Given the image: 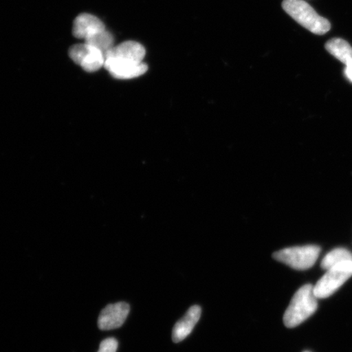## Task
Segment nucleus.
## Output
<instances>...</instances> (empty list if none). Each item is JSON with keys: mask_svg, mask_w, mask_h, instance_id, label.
Returning <instances> with one entry per match:
<instances>
[{"mask_svg": "<svg viewBox=\"0 0 352 352\" xmlns=\"http://www.w3.org/2000/svg\"><path fill=\"white\" fill-rule=\"evenodd\" d=\"M318 298L314 294V286L305 285L294 294L284 315V324L287 328L298 327L309 318L318 309Z\"/></svg>", "mask_w": 352, "mask_h": 352, "instance_id": "obj_1", "label": "nucleus"}, {"mask_svg": "<svg viewBox=\"0 0 352 352\" xmlns=\"http://www.w3.org/2000/svg\"><path fill=\"white\" fill-rule=\"evenodd\" d=\"M283 8L289 16L311 33L323 35L331 29L330 22L320 16L305 0H284Z\"/></svg>", "mask_w": 352, "mask_h": 352, "instance_id": "obj_2", "label": "nucleus"}, {"mask_svg": "<svg viewBox=\"0 0 352 352\" xmlns=\"http://www.w3.org/2000/svg\"><path fill=\"white\" fill-rule=\"evenodd\" d=\"M320 253V248L318 245L296 246L279 250L274 254V258L294 270H307L314 265Z\"/></svg>", "mask_w": 352, "mask_h": 352, "instance_id": "obj_3", "label": "nucleus"}, {"mask_svg": "<svg viewBox=\"0 0 352 352\" xmlns=\"http://www.w3.org/2000/svg\"><path fill=\"white\" fill-rule=\"evenodd\" d=\"M352 276V261H345L329 268L314 286L318 298H325L336 293Z\"/></svg>", "mask_w": 352, "mask_h": 352, "instance_id": "obj_4", "label": "nucleus"}, {"mask_svg": "<svg viewBox=\"0 0 352 352\" xmlns=\"http://www.w3.org/2000/svg\"><path fill=\"white\" fill-rule=\"evenodd\" d=\"M69 56L74 63L86 72H98L104 65V54L98 48L86 43L76 44L69 48Z\"/></svg>", "mask_w": 352, "mask_h": 352, "instance_id": "obj_5", "label": "nucleus"}, {"mask_svg": "<svg viewBox=\"0 0 352 352\" xmlns=\"http://www.w3.org/2000/svg\"><path fill=\"white\" fill-rule=\"evenodd\" d=\"M104 67L107 69L110 76L118 79H131L143 76L147 72L148 65L136 61L113 58H104Z\"/></svg>", "mask_w": 352, "mask_h": 352, "instance_id": "obj_6", "label": "nucleus"}, {"mask_svg": "<svg viewBox=\"0 0 352 352\" xmlns=\"http://www.w3.org/2000/svg\"><path fill=\"white\" fill-rule=\"evenodd\" d=\"M130 306L120 302L109 305L101 311L98 318V327L101 330H112L120 328L129 316Z\"/></svg>", "mask_w": 352, "mask_h": 352, "instance_id": "obj_7", "label": "nucleus"}, {"mask_svg": "<svg viewBox=\"0 0 352 352\" xmlns=\"http://www.w3.org/2000/svg\"><path fill=\"white\" fill-rule=\"evenodd\" d=\"M107 30L98 17L88 13H82L74 21L72 33L74 37L87 41L95 35Z\"/></svg>", "mask_w": 352, "mask_h": 352, "instance_id": "obj_8", "label": "nucleus"}, {"mask_svg": "<svg viewBox=\"0 0 352 352\" xmlns=\"http://www.w3.org/2000/svg\"><path fill=\"white\" fill-rule=\"evenodd\" d=\"M145 54H146V51L142 44L135 41H126L112 47L104 54V58L114 57V58L143 63Z\"/></svg>", "mask_w": 352, "mask_h": 352, "instance_id": "obj_9", "label": "nucleus"}, {"mask_svg": "<svg viewBox=\"0 0 352 352\" xmlns=\"http://www.w3.org/2000/svg\"><path fill=\"white\" fill-rule=\"evenodd\" d=\"M201 314V309L199 306L189 308L186 316L175 325L173 332V340L175 342L186 340L199 320Z\"/></svg>", "mask_w": 352, "mask_h": 352, "instance_id": "obj_10", "label": "nucleus"}, {"mask_svg": "<svg viewBox=\"0 0 352 352\" xmlns=\"http://www.w3.org/2000/svg\"><path fill=\"white\" fill-rule=\"evenodd\" d=\"M324 47L330 54L343 64L347 65L352 61V47L344 39L340 38L330 39L325 43Z\"/></svg>", "mask_w": 352, "mask_h": 352, "instance_id": "obj_11", "label": "nucleus"}, {"mask_svg": "<svg viewBox=\"0 0 352 352\" xmlns=\"http://www.w3.org/2000/svg\"><path fill=\"white\" fill-rule=\"evenodd\" d=\"M345 261H352V254L346 249L337 248L325 255L321 262V267L323 270H328L337 264Z\"/></svg>", "mask_w": 352, "mask_h": 352, "instance_id": "obj_12", "label": "nucleus"}, {"mask_svg": "<svg viewBox=\"0 0 352 352\" xmlns=\"http://www.w3.org/2000/svg\"><path fill=\"white\" fill-rule=\"evenodd\" d=\"M85 43L98 48L100 51L105 54L114 47V38L113 34L107 30L103 32L95 35L94 37L88 39V41Z\"/></svg>", "mask_w": 352, "mask_h": 352, "instance_id": "obj_13", "label": "nucleus"}, {"mask_svg": "<svg viewBox=\"0 0 352 352\" xmlns=\"http://www.w3.org/2000/svg\"><path fill=\"white\" fill-rule=\"evenodd\" d=\"M118 341L116 338H109L101 342L98 352H116Z\"/></svg>", "mask_w": 352, "mask_h": 352, "instance_id": "obj_14", "label": "nucleus"}, {"mask_svg": "<svg viewBox=\"0 0 352 352\" xmlns=\"http://www.w3.org/2000/svg\"><path fill=\"white\" fill-rule=\"evenodd\" d=\"M345 74L346 77L352 82V61L346 65Z\"/></svg>", "mask_w": 352, "mask_h": 352, "instance_id": "obj_15", "label": "nucleus"}]
</instances>
